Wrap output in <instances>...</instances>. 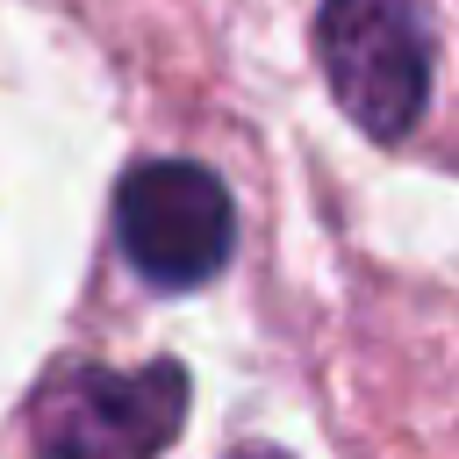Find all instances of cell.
<instances>
[{"instance_id": "obj_1", "label": "cell", "mask_w": 459, "mask_h": 459, "mask_svg": "<svg viewBox=\"0 0 459 459\" xmlns=\"http://www.w3.org/2000/svg\"><path fill=\"white\" fill-rule=\"evenodd\" d=\"M186 423V373L172 359L122 366H65L29 394L36 459H158Z\"/></svg>"}, {"instance_id": "obj_2", "label": "cell", "mask_w": 459, "mask_h": 459, "mask_svg": "<svg viewBox=\"0 0 459 459\" xmlns=\"http://www.w3.org/2000/svg\"><path fill=\"white\" fill-rule=\"evenodd\" d=\"M316 50H323L337 108L373 143H394L416 129L423 93H430V43H423L416 0H323Z\"/></svg>"}, {"instance_id": "obj_3", "label": "cell", "mask_w": 459, "mask_h": 459, "mask_svg": "<svg viewBox=\"0 0 459 459\" xmlns=\"http://www.w3.org/2000/svg\"><path fill=\"white\" fill-rule=\"evenodd\" d=\"M115 237H122V258L151 287H201L222 273L237 215H230V194L208 165L151 158L115 194Z\"/></svg>"}, {"instance_id": "obj_4", "label": "cell", "mask_w": 459, "mask_h": 459, "mask_svg": "<svg viewBox=\"0 0 459 459\" xmlns=\"http://www.w3.org/2000/svg\"><path fill=\"white\" fill-rule=\"evenodd\" d=\"M237 459H287V452H273V445H244Z\"/></svg>"}]
</instances>
